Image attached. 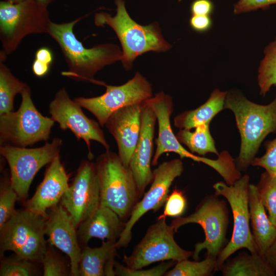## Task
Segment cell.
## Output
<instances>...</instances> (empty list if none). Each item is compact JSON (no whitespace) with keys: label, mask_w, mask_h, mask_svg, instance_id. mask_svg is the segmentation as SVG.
Listing matches in <instances>:
<instances>
[{"label":"cell","mask_w":276,"mask_h":276,"mask_svg":"<svg viewBox=\"0 0 276 276\" xmlns=\"http://www.w3.org/2000/svg\"><path fill=\"white\" fill-rule=\"evenodd\" d=\"M125 222L109 208L100 204L88 217L79 225L78 235L83 244L93 238L117 241Z\"/></svg>","instance_id":"44dd1931"},{"label":"cell","mask_w":276,"mask_h":276,"mask_svg":"<svg viewBox=\"0 0 276 276\" xmlns=\"http://www.w3.org/2000/svg\"><path fill=\"white\" fill-rule=\"evenodd\" d=\"M227 92L215 89L206 102L198 108L177 115L174 119V126L179 129L191 130L200 125L210 123L224 109Z\"/></svg>","instance_id":"cb8c5ba5"},{"label":"cell","mask_w":276,"mask_h":276,"mask_svg":"<svg viewBox=\"0 0 276 276\" xmlns=\"http://www.w3.org/2000/svg\"><path fill=\"white\" fill-rule=\"evenodd\" d=\"M61 146L59 138L35 148L1 145L0 152L9 165L11 183L19 199H26L34 177L42 167L59 155Z\"/></svg>","instance_id":"30bf717a"},{"label":"cell","mask_w":276,"mask_h":276,"mask_svg":"<svg viewBox=\"0 0 276 276\" xmlns=\"http://www.w3.org/2000/svg\"><path fill=\"white\" fill-rule=\"evenodd\" d=\"M165 204L163 213L157 219L181 217L186 209L187 202L183 192L175 188L168 195Z\"/></svg>","instance_id":"836d02e7"},{"label":"cell","mask_w":276,"mask_h":276,"mask_svg":"<svg viewBox=\"0 0 276 276\" xmlns=\"http://www.w3.org/2000/svg\"><path fill=\"white\" fill-rule=\"evenodd\" d=\"M18 198L10 179H3L0 189V228L15 212V204Z\"/></svg>","instance_id":"4dcf8cb0"},{"label":"cell","mask_w":276,"mask_h":276,"mask_svg":"<svg viewBox=\"0 0 276 276\" xmlns=\"http://www.w3.org/2000/svg\"><path fill=\"white\" fill-rule=\"evenodd\" d=\"M35 59L51 65L53 60V54L49 48L41 47L36 52Z\"/></svg>","instance_id":"ab89813d"},{"label":"cell","mask_w":276,"mask_h":276,"mask_svg":"<svg viewBox=\"0 0 276 276\" xmlns=\"http://www.w3.org/2000/svg\"><path fill=\"white\" fill-rule=\"evenodd\" d=\"M224 276H274L276 273L259 254L242 252L227 259L220 268Z\"/></svg>","instance_id":"d4e9b609"},{"label":"cell","mask_w":276,"mask_h":276,"mask_svg":"<svg viewBox=\"0 0 276 276\" xmlns=\"http://www.w3.org/2000/svg\"><path fill=\"white\" fill-rule=\"evenodd\" d=\"M257 187L269 220L276 226V175L265 171L261 174Z\"/></svg>","instance_id":"f546056e"},{"label":"cell","mask_w":276,"mask_h":276,"mask_svg":"<svg viewBox=\"0 0 276 276\" xmlns=\"http://www.w3.org/2000/svg\"><path fill=\"white\" fill-rule=\"evenodd\" d=\"M6 2H9L11 3H19L24 0H4Z\"/></svg>","instance_id":"ee69618b"},{"label":"cell","mask_w":276,"mask_h":276,"mask_svg":"<svg viewBox=\"0 0 276 276\" xmlns=\"http://www.w3.org/2000/svg\"><path fill=\"white\" fill-rule=\"evenodd\" d=\"M145 102L154 112L158 126V136L155 141L156 147L151 162L152 166L157 164L159 157L165 153L173 152L178 154L181 159L187 157L205 164L219 173L223 171L226 160L223 156L219 155L216 159H212L195 155L185 149L178 141L171 125L170 117L174 107L172 99L169 95L162 91Z\"/></svg>","instance_id":"4fadbf2b"},{"label":"cell","mask_w":276,"mask_h":276,"mask_svg":"<svg viewBox=\"0 0 276 276\" xmlns=\"http://www.w3.org/2000/svg\"><path fill=\"white\" fill-rule=\"evenodd\" d=\"M82 17L61 24L51 21L47 34L58 43L68 66L62 72L74 79L88 81L97 84L95 75L105 66L121 60L122 52L120 48L111 43L85 48L74 33L75 25Z\"/></svg>","instance_id":"7a4b0ae2"},{"label":"cell","mask_w":276,"mask_h":276,"mask_svg":"<svg viewBox=\"0 0 276 276\" xmlns=\"http://www.w3.org/2000/svg\"><path fill=\"white\" fill-rule=\"evenodd\" d=\"M209 126L210 123L200 125L195 127L193 131L180 129L176 136L179 143L187 146L193 153L202 156L212 153L218 156L219 154L210 133Z\"/></svg>","instance_id":"484cf974"},{"label":"cell","mask_w":276,"mask_h":276,"mask_svg":"<svg viewBox=\"0 0 276 276\" xmlns=\"http://www.w3.org/2000/svg\"><path fill=\"white\" fill-rule=\"evenodd\" d=\"M76 228L71 216L61 204L49 210L45 220V235L51 245L68 256L71 263L70 274L74 276L79 275L81 252Z\"/></svg>","instance_id":"e0dca14e"},{"label":"cell","mask_w":276,"mask_h":276,"mask_svg":"<svg viewBox=\"0 0 276 276\" xmlns=\"http://www.w3.org/2000/svg\"><path fill=\"white\" fill-rule=\"evenodd\" d=\"M258 72V83L260 94L265 96L273 86L276 85V36L264 51Z\"/></svg>","instance_id":"83f0119b"},{"label":"cell","mask_w":276,"mask_h":276,"mask_svg":"<svg viewBox=\"0 0 276 276\" xmlns=\"http://www.w3.org/2000/svg\"><path fill=\"white\" fill-rule=\"evenodd\" d=\"M43 7L48 8V6L51 4L54 0H34Z\"/></svg>","instance_id":"7bdbcfd3"},{"label":"cell","mask_w":276,"mask_h":276,"mask_svg":"<svg viewBox=\"0 0 276 276\" xmlns=\"http://www.w3.org/2000/svg\"><path fill=\"white\" fill-rule=\"evenodd\" d=\"M166 219H157L149 227L131 255L124 256L123 261L127 267L138 270L156 262H177L192 256V251L185 250L177 244L174 238L175 232Z\"/></svg>","instance_id":"8fae6325"},{"label":"cell","mask_w":276,"mask_h":276,"mask_svg":"<svg viewBox=\"0 0 276 276\" xmlns=\"http://www.w3.org/2000/svg\"><path fill=\"white\" fill-rule=\"evenodd\" d=\"M224 109L234 114L241 140L240 152L235 163L240 171H245L265 137L276 133V96L269 104L261 105L237 91L230 90L227 92Z\"/></svg>","instance_id":"6da1fadb"},{"label":"cell","mask_w":276,"mask_h":276,"mask_svg":"<svg viewBox=\"0 0 276 276\" xmlns=\"http://www.w3.org/2000/svg\"><path fill=\"white\" fill-rule=\"evenodd\" d=\"M116 242L106 240L99 247H84L79 262V275H116L114 265Z\"/></svg>","instance_id":"603a6c76"},{"label":"cell","mask_w":276,"mask_h":276,"mask_svg":"<svg viewBox=\"0 0 276 276\" xmlns=\"http://www.w3.org/2000/svg\"><path fill=\"white\" fill-rule=\"evenodd\" d=\"M31 261L15 258L3 260L0 267L1 276H30L35 274V269Z\"/></svg>","instance_id":"1f68e13d"},{"label":"cell","mask_w":276,"mask_h":276,"mask_svg":"<svg viewBox=\"0 0 276 276\" xmlns=\"http://www.w3.org/2000/svg\"><path fill=\"white\" fill-rule=\"evenodd\" d=\"M68 176L59 155L50 163L44 178L33 197L26 203V208L47 218V210L57 205L69 185Z\"/></svg>","instance_id":"ffe728a7"},{"label":"cell","mask_w":276,"mask_h":276,"mask_svg":"<svg viewBox=\"0 0 276 276\" xmlns=\"http://www.w3.org/2000/svg\"><path fill=\"white\" fill-rule=\"evenodd\" d=\"M228 221L226 202L220 200L215 194L205 197L193 213L185 217L176 218L170 225L175 232L181 226L189 223L198 224L202 227L204 240L195 244L192 255L193 259L198 260L200 252L203 249L206 250V255L217 258L226 245Z\"/></svg>","instance_id":"9c48e42d"},{"label":"cell","mask_w":276,"mask_h":276,"mask_svg":"<svg viewBox=\"0 0 276 276\" xmlns=\"http://www.w3.org/2000/svg\"><path fill=\"white\" fill-rule=\"evenodd\" d=\"M175 261H163L158 265L149 269L135 270L121 265L118 262H114V268L116 275L120 276H162L164 275L170 267L175 264Z\"/></svg>","instance_id":"d6a6232c"},{"label":"cell","mask_w":276,"mask_h":276,"mask_svg":"<svg viewBox=\"0 0 276 276\" xmlns=\"http://www.w3.org/2000/svg\"><path fill=\"white\" fill-rule=\"evenodd\" d=\"M144 102L116 111L110 116L105 124L116 141L118 155L126 167L129 166L139 139L141 129V113Z\"/></svg>","instance_id":"d6986e66"},{"label":"cell","mask_w":276,"mask_h":276,"mask_svg":"<svg viewBox=\"0 0 276 276\" xmlns=\"http://www.w3.org/2000/svg\"><path fill=\"white\" fill-rule=\"evenodd\" d=\"M49 112L51 118L58 123L61 129L70 130L78 140L84 141L89 155H93L90 151L91 141H97L106 150H109V145L100 124L85 115L81 107L70 98L65 88H62L55 94L54 99L50 104Z\"/></svg>","instance_id":"2e32d148"},{"label":"cell","mask_w":276,"mask_h":276,"mask_svg":"<svg viewBox=\"0 0 276 276\" xmlns=\"http://www.w3.org/2000/svg\"><path fill=\"white\" fill-rule=\"evenodd\" d=\"M266 261L276 273V238L264 255Z\"/></svg>","instance_id":"60d3db41"},{"label":"cell","mask_w":276,"mask_h":276,"mask_svg":"<svg viewBox=\"0 0 276 276\" xmlns=\"http://www.w3.org/2000/svg\"><path fill=\"white\" fill-rule=\"evenodd\" d=\"M213 10V3L210 0H195L191 6L192 15H210Z\"/></svg>","instance_id":"f35d334b"},{"label":"cell","mask_w":276,"mask_h":276,"mask_svg":"<svg viewBox=\"0 0 276 276\" xmlns=\"http://www.w3.org/2000/svg\"><path fill=\"white\" fill-rule=\"evenodd\" d=\"M44 276H64L68 275L64 263L53 252L47 250L41 261Z\"/></svg>","instance_id":"d590c367"},{"label":"cell","mask_w":276,"mask_h":276,"mask_svg":"<svg viewBox=\"0 0 276 276\" xmlns=\"http://www.w3.org/2000/svg\"><path fill=\"white\" fill-rule=\"evenodd\" d=\"M250 178L244 175L233 185L219 181L213 185L215 194L226 198L231 208L234 218V227L231 240L217 258V270L235 252L246 248L251 254H259L251 232L248 203Z\"/></svg>","instance_id":"ba28073f"},{"label":"cell","mask_w":276,"mask_h":276,"mask_svg":"<svg viewBox=\"0 0 276 276\" xmlns=\"http://www.w3.org/2000/svg\"><path fill=\"white\" fill-rule=\"evenodd\" d=\"M51 22L47 8L34 0L17 3L1 1L0 53L7 57L15 51L26 36L47 33Z\"/></svg>","instance_id":"5b68a950"},{"label":"cell","mask_w":276,"mask_h":276,"mask_svg":"<svg viewBox=\"0 0 276 276\" xmlns=\"http://www.w3.org/2000/svg\"><path fill=\"white\" fill-rule=\"evenodd\" d=\"M145 101L143 104L142 109L141 129L139 139L128 166L134 177L141 197L153 179V171L151 169V164L155 126L157 120L154 112Z\"/></svg>","instance_id":"ac0fdd59"},{"label":"cell","mask_w":276,"mask_h":276,"mask_svg":"<svg viewBox=\"0 0 276 276\" xmlns=\"http://www.w3.org/2000/svg\"><path fill=\"white\" fill-rule=\"evenodd\" d=\"M106 92L92 98L78 97L74 100L90 112L101 126H105L116 111L130 105L143 103L152 97L151 85L140 73L126 83L119 86L107 85Z\"/></svg>","instance_id":"7c38bea8"},{"label":"cell","mask_w":276,"mask_h":276,"mask_svg":"<svg viewBox=\"0 0 276 276\" xmlns=\"http://www.w3.org/2000/svg\"><path fill=\"white\" fill-rule=\"evenodd\" d=\"M95 164L100 204L113 210L123 221L126 220L141 197L131 169L123 165L118 154L109 150L100 155Z\"/></svg>","instance_id":"277c9868"},{"label":"cell","mask_w":276,"mask_h":276,"mask_svg":"<svg viewBox=\"0 0 276 276\" xmlns=\"http://www.w3.org/2000/svg\"><path fill=\"white\" fill-rule=\"evenodd\" d=\"M6 59L0 57V115L13 111L15 96L28 85L12 74L4 63Z\"/></svg>","instance_id":"4316f807"},{"label":"cell","mask_w":276,"mask_h":276,"mask_svg":"<svg viewBox=\"0 0 276 276\" xmlns=\"http://www.w3.org/2000/svg\"><path fill=\"white\" fill-rule=\"evenodd\" d=\"M265 153L260 157H255L251 165L263 168L270 174L276 175V137L264 143Z\"/></svg>","instance_id":"e575fe53"},{"label":"cell","mask_w":276,"mask_h":276,"mask_svg":"<svg viewBox=\"0 0 276 276\" xmlns=\"http://www.w3.org/2000/svg\"><path fill=\"white\" fill-rule=\"evenodd\" d=\"M274 4H276V0H239L234 5V13L239 14L259 9H265Z\"/></svg>","instance_id":"8d00e7d4"},{"label":"cell","mask_w":276,"mask_h":276,"mask_svg":"<svg viewBox=\"0 0 276 276\" xmlns=\"http://www.w3.org/2000/svg\"><path fill=\"white\" fill-rule=\"evenodd\" d=\"M61 204L77 228L100 204V188L96 164L82 162L71 186L62 196Z\"/></svg>","instance_id":"9a60e30c"},{"label":"cell","mask_w":276,"mask_h":276,"mask_svg":"<svg viewBox=\"0 0 276 276\" xmlns=\"http://www.w3.org/2000/svg\"><path fill=\"white\" fill-rule=\"evenodd\" d=\"M46 217L28 209L16 211L0 228L1 255L12 251L20 259L41 261L47 250Z\"/></svg>","instance_id":"8992f818"},{"label":"cell","mask_w":276,"mask_h":276,"mask_svg":"<svg viewBox=\"0 0 276 276\" xmlns=\"http://www.w3.org/2000/svg\"><path fill=\"white\" fill-rule=\"evenodd\" d=\"M184 170L181 159L165 162L153 171L151 185L141 201L134 206L124 228L116 242L118 248L125 247L130 243L132 229L139 219L149 211L156 212L165 204L169 188L174 179L180 176Z\"/></svg>","instance_id":"5bb4252c"},{"label":"cell","mask_w":276,"mask_h":276,"mask_svg":"<svg viewBox=\"0 0 276 276\" xmlns=\"http://www.w3.org/2000/svg\"><path fill=\"white\" fill-rule=\"evenodd\" d=\"M189 24L193 30L202 33L211 29L213 22L210 15H192Z\"/></svg>","instance_id":"74e56055"},{"label":"cell","mask_w":276,"mask_h":276,"mask_svg":"<svg viewBox=\"0 0 276 276\" xmlns=\"http://www.w3.org/2000/svg\"><path fill=\"white\" fill-rule=\"evenodd\" d=\"M248 203L252 235L259 254L264 257L276 238V226L269 220L260 198L257 186L250 183Z\"/></svg>","instance_id":"7402d4cb"},{"label":"cell","mask_w":276,"mask_h":276,"mask_svg":"<svg viewBox=\"0 0 276 276\" xmlns=\"http://www.w3.org/2000/svg\"><path fill=\"white\" fill-rule=\"evenodd\" d=\"M20 94L19 109L0 115V138L2 144L26 147L48 140L55 121L37 110L28 85Z\"/></svg>","instance_id":"52a82bcc"},{"label":"cell","mask_w":276,"mask_h":276,"mask_svg":"<svg viewBox=\"0 0 276 276\" xmlns=\"http://www.w3.org/2000/svg\"><path fill=\"white\" fill-rule=\"evenodd\" d=\"M217 270V258L206 255L201 261L188 259L177 262L174 268L167 271L165 276H209Z\"/></svg>","instance_id":"f1b7e54d"},{"label":"cell","mask_w":276,"mask_h":276,"mask_svg":"<svg viewBox=\"0 0 276 276\" xmlns=\"http://www.w3.org/2000/svg\"><path fill=\"white\" fill-rule=\"evenodd\" d=\"M115 3L114 16L104 12L97 13L94 22L97 27L107 25L116 33L122 49L120 61L125 69L130 70L136 58L145 53L165 52L171 48L157 23L141 25L129 16L123 0H116Z\"/></svg>","instance_id":"3957f363"},{"label":"cell","mask_w":276,"mask_h":276,"mask_svg":"<svg viewBox=\"0 0 276 276\" xmlns=\"http://www.w3.org/2000/svg\"><path fill=\"white\" fill-rule=\"evenodd\" d=\"M51 65L35 59L32 64V71L37 77L45 76L49 72Z\"/></svg>","instance_id":"b9f144b4"}]
</instances>
